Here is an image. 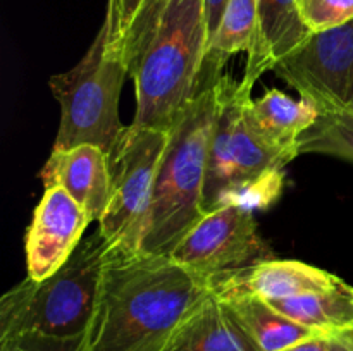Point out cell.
I'll use <instances>...</instances> for the list:
<instances>
[{
    "instance_id": "1",
    "label": "cell",
    "mask_w": 353,
    "mask_h": 351,
    "mask_svg": "<svg viewBox=\"0 0 353 351\" xmlns=\"http://www.w3.org/2000/svg\"><path fill=\"white\" fill-rule=\"evenodd\" d=\"M212 282L168 255L109 246L95 310L76 351H161Z\"/></svg>"
},
{
    "instance_id": "2",
    "label": "cell",
    "mask_w": 353,
    "mask_h": 351,
    "mask_svg": "<svg viewBox=\"0 0 353 351\" xmlns=\"http://www.w3.org/2000/svg\"><path fill=\"white\" fill-rule=\"evenodd\" d=\"M109 246L97 231L50 277H26L10 288L0 299V344L76 351L95 310Z\"/></svg>"
},
{
    "instance_id": "3",
    "label": "cell",
    "mask_w": 353,
    "mask_h": 351,
    "mask_svg": "<svg viewBox=\"0 0 353 351\" xmlns=\"http://www.w3.org/2000/svg\"><path fill=\"white\" fill-rule=\"evenodd\" d=\"M217 114L216 81L203 86L171 126V138L155 179L141 251L171 255L205 215L207 164Z\"/></svg>"
},
{
    "instance_id": "4",
    "label": "cell",
    "mask_w": 353,
    "mask_h": 351,
    "mask_svg": "<svg viewBox=\"0 0 353 351\" xmlns=\"http://www.w3.org/2000/svg\"><path fill=\"white\" fill-rule=\"evenodd\" d=\"M209 31L205 0H171L134 74V126L171 129L203 81Z\"/></svg>"
},
{
    "instance_id": "5",
    "label": "cell",
    "mask_w": 353,
    "mask_h": 351,
    "mask_svg": "<svg viewBox=\"0 0 353 351\" xmlns=\"http://www.w3.org/2000/svg\"><path fill=\"white\" fill-rule=\"evenodd\" d=\"M128 76L126 61L110 47L102 26L81 61L48 81L61 105L54 148L95 145L109 155L126 127L119 119V96Z\"/></svg>"
},
{
    "instance_id": "6",
    "label": "cell",
    "mask_w": 353,
    "mask_h": 351,
    "mask_svg": "<svg viewBox=\"0 0 353 351\" xmlns=\"http://www.w3.org/2000/svg\"><path fill=\"white\" fill-rule=\"evenodd\" d=\"M171 129L124 127L109 151L110 198L99 231L110 246L140 250L155 179L168 148Z\"/></svg>"
},
{
    "instance_id": "7",
    "label": "cell",
    "mask_w": 353,
    "mask_h": 351,
    "mask_svg": "<svg viewBox=\"0 0 353 351\" xmlns=\"http://www.w3.org/2000/svg\"><path fill=\"white\" fill-rule=\"evenodd\" d=\"M216 89L217 114L203 195L205 213L219 209L224 196L233 189L286 167L279 153L254 133L247 120L254 86L243 79L234 83L230 76L221 74L216 79Z\"/></svg>"
},
{
    "instance_id": "8",
    "label": "cell",
    "mask_w": 353,
    "mask_h": 351,
    "mask_svg": "<svg viewBox=\"0 0 353 351\" xmlns=\"http://www.w3.org/2000/svg\"><path fill=\"white\" fill-rule=\"evenodd\" d=\"M169 257L214 286L219 279L272 260L274 255L259 234L254 210L226 205L207 212Z\"/></svg>"
},
{
    "instance_id": "9",
    "label": "cell",
    "mask_w": 353,
    "mask_h": 351,
    "mask_svg": "<svg viewBox=\"0 0 353 351\" xmlns=\"http://www.w3.org/2000/svg\"><path fill=\"white\" fill-rule=\"evenodd\" d=\"M272 71L323 110L353 112V21L312 33Z\"/></svg>"
},
{
    "instance_id": "10",
    "label": "cell",
    "mask_w": 353,
    "mask_h": 351,
    "mask_svg": "<svg viewBox=\"0 0 353 351\" xmlns=\"http://www.w3.org/2000/svg\"><path fill=\"white\" fill-rule=\"evenodd\" d=\"M92 224L88 213L62 188H45L24 240L28 277L43 281L71 258Z\"/></svg>"
},
{
    "instance_id": "11",
    "label": "cell",
    "mask_w": 353,
    "mask_h": 351,
    "mask_svg": "<svg viewBox=\"0 0 353 351\" xmlns=\"http://www.w3.org/2000/svg\"><path fill=\"white\" fill-rule=\"evenodd\" d=\"M45 188H62L79 203L92 222H99L110 198L109 158L95 145L52 148L40 171Z\"/></svg>"
},
{
    "instance_id": "12",
    "label": "cell",
    "mask_w": 353,
    "mask_h": 351,
    "mask_svg": "<svg viewBox=\"0 0 353 351\" xmlns=\"http://www.w3.org/2000/svg\"><path fill=\"white\" fill-rule=\"evenodd\" d=\"M341 279L323 268L295 260H265L233 275L214 282L219 298L255 296L265 299H285L307 292H321L336 286Z\"/></svg>"
},
{
    "instance_id": "13",
    "label": "cell",
    "mask_w": 353,
    "mask_h": 351,
    "mask_svg": "<svg viewBox=\"0 0 353 351\" xmlns=\"http://www.w3.org/2000/svg\"><path fill=\"white\" fill-rule=\"evenodd\" d=\"M310 36L312 31L303 23L299 0H259L257 36L241 79L254 86L265 71L295 54Z\"/></svg>"
},
{
    "instance_id": "14",
    "label": "cell",
    "mask_w": 353,
    "mask_h": 351,
    "mask_svg": "<svg viewBox=\"0 0 353 351\" xmlns=\"http://www.w3.org/2000/svg\"><path fill=\"white\" fill-rule=\"evenodd\" d=\"M319 109L310 100L292 98L272 88L247 105V120L254 133L272 148L286 165L300 155L302 134L314 126Z\"/></svg>"
},
{
    "instance_id": "15",
    "label": "cell",
    "mask_w": 353,
    "mask_h": 351,
    "mask_svg": "<svg viewBox=\"0 0 353 351\" xmlns=\"http://www.w3.org/2000/svg\"><path fill=\"white\" fill-rule=\"evenodd\" d=\"M161 351H261L216 292L174 330Z\"/></svg>"
},
{
    "instance_id": "16",
    "label": "cell",
    "mask_w": 353,
    "mask_h": 351,
    "mask_svg": "<svg viewBox=\"0 0 353 351\" xmlns=\"http://www.w3.org/2000/svg\"><path fill=\"white\" fill-rule=\"evenodd\" d=\"M268 303L293 322L324 336L353 332V286L345 281L326 291Z\"/></svg>"
},
{
    "instance_id": "17",
    "label": "cell",
    "mask_w": 353,
    "mask_h": 351,
    "mask_svg": "<svg viewBox=\"0 0 353 351\" xmlns=\"http://www.w3.org/2000/svg\"><path fill=\"white\" fill-rule=\"evenodd\" d=\"M221 301L261 351H281L309 337L324 336L293 322L265 299L255 296H236L221 298Z\"/></svg>"
},
{
    "instance_id": "18",
    "label": "cell",
    "mask_w": 353,
    "mask_h": 351,
    "mask_svg": "<svg viewBox=\"0 0 353 351\" xmlns=\"http://www.w3.org/2000/svg\"><path fill=\"white\" fill-rule=\"evenodd\" d=\"M259 0H228L219 30L209 43L203 81L214 83L224 64L240 52H250L257 36Z\"/></svg>"
},
{
    "instance_id": "19",
    "label": "cell",
    "mask_w": 353,
    "mask_h": 351,
    "mask_svg": "<svg viewBox=\"0 0 353 351\" xmlns=\"http://www.w3.org/2000/svg\"><path fill=\"white\" fill-rule=\"evenodd\" d=\"M302 153H324L353 160V112L323 110L299 143Z\"/></svg>"
},
{
    "instance_id": "20",
    "label": "cell",
    "mask_w": 353,
    "mask_h": 351,
    "mask_svg": "<svg viewBox=\"0 0 353 351\" xmlns=\"http://www.w3.org/2000/svg\"><path fill=\"white\" fill-rule=\"evenodd\" d=\"M169 3H171V0H143V3H141L123 45V57L126 61L130 78L137 71L138 62L150 45Z\"/></svg>"
},
{
    "instance_id": "21",
    "label": "cell",
    "mask_w": 353,
    "mask_h": 351,
    "mask_svg": "<svg viewBox=\"0 0 353 351\" xmlns=\"http://www.w3.org/2000/svg\"><path fill=\"white\" fill-rule=\"evenodd\" d=\"M299 9L312 33L333 30L353 21V0H299Z\"/></svg>"
},
{
    "instance_id": "22",
    "label": "cell",
    "mask_w": 353,
    "mask_h": 351,
    "mask_svg": "<svg viewBox=\"0 0 353 351\" xmlns=\"http://www.w3.org/2000/svg\"><path fill=\"white\" fill-rule=\"evenodd\" d=\"M143 0H107V14L102 26L107 31V41L123 55L126 34L140 10ZM124 58V57H123Z\"/></svg>"
},
{
    "instance_id": "23",
    "label": "cell",
    "mask_w": 353,
    "mask_h": 351,
    "mask_svg": "<svg viewBox=\"0 0 353 351\" xmlns=\"http://www.w3.org/2000/svg\"><path fill=\"white\" fill-rule=\"evenodd\" d=\"M228 0H205V21L207 31H209V43L214 34L219 30V24L223 21L224 10H226Z\"/></svg>"
},
{
    "instance_id": "24",
    "label": "cell",
    "mask_w": 353,
    "mask_h": 351,
    "mask_svg": "<svg viewBox=\"0 0 353 351\" xmlns=\"http://www.w3.org/2000/svg\"><path fill=\"white\" fill-rule=\"evenodd\" d=\"M330 337L331 336H314L281 351H330Z\"/></svg>"
},
{
    "instance_id": "25",
    "label": "cell",
    "mask_w": 353,
    "mask_h": 351,
    "mask_svg": "<svg viewBox=\"0 0 353 351\" xmlns=\"http://www.w3.org/2000/svg\"><path fill=\"white\" fill-rule=\"evenodd\" d=\"M330 351H353V337L350 334H336V336H331Z\"/></svg>"
},
{
    "instance_id": "26",
    "label": "cell",
    "mask_w": 353,
    "mask_h": 351,
    "mask_svg": "<svg viewBox=\"0 0 353 351\" xmlns=\"http://www.w3.org/2000/svg\"><path fill=\"white\" fill-rule=\"evenodd\" d=\"M0 351H34L28 348L19 346V344H0Z\"/></svg>"
},
{
    "instance_id": "27",
    "label": "cell",
    "mask_w": 353,
    "mask_h": 351,
    "mask_svg": "<svg viewBox=\"0 0 353 351\" xmlns=\"http://www.w3.org/2000/svg\"><path fill=\"white\" fill-rule=\"evenodd\" d=\"M350 336H352V337H353V332H350Z\"/></svg>"
}]
</instances>
